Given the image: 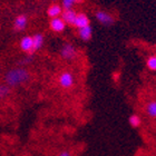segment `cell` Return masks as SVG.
<instances>
[{
  "mask_svg": "<svg viewBox=\"0 0 156 156\" xmlns=\"http://www.w3.org/2000/svg\"><path fill=\"white\" fill-rule=\"evenodd\" d=\"M59 85L62 86V88L65 89H68V88H72L74 86V83H75V78L72 73L69 72H64L62 75L59 76Z\"/></svg>",
  "mask_w": 156,
  "mask_h": 156,
  "instance_id": "obj_3",
  "label": "cell"
},
{
  "mask_svg": "<svg viewBox=\"0 0 156 156\" xmlns=\"http://www.w3.org/2000/svg\"><path fill=\"white\" fill-rule=\"evenodd\" d=\"M91 35H93V29H91V27L89 25L78 29V36L84 41H88L91 38Z\"/></svg>",
  "mask_w": 156,
  "mask_h": 156,
  "instance_id": "obj_10",
  "label": "cell"
},
{
  "mask_svg": "<svg viewBox=\"0 0 156 156\" xmlns=\"http://www.w3.org/2000/svg\"><path fill=\"white\" fill-rule=\"evenodd\" d=\"M44 42H45V38L41 34H36L35 36L33 37V45H34V51H37L44 46Z\"/></svg>",
  "mask_w": 156,
  "mask_h": 156,
  "instance_id": "obj_12",
  "label": "cell"
},
{
  "mask_svg": "<svg viewBox=\"0 0 156 156\" xmlns=\"http://www.w3.org/2000/svg\"><path fill=\"white\" fill-rule=\"evenodd\" d=\"M128 123L132 127L134 128H138L142 125V118L137 114H133L128 117Z\"/></svg>",
  "mask_w": 156,
  "mask_h": 156,
  "instance_id": "obj_14",
  "label": "cell"
},
{
  "mask_svg": "<svg viewBox=\"0 0 156 156\" xmlns=\"http://www.w3.org/2000/svg\"><path fill=\"white\" fill-rule=\"evenodd\" d=\"M60 56L65 60H73L77 56V49H76V47L74 45L69 44V42H66L60 49Z\"/></svg>",
  "mask_w": 156,
  "mask_h": 156,
  "instance_id": "obj_2",
  "label": "cell"
},
{
  "mask_svg": "<svg viewBox=\"0 0 156 156\" xmlns=\"http://www.w3.org/2000/svg\"><path fill=\"white\" fill-rule=\"evenodd\" d=\"M10 87L6 84H0V101H3L5 98H7L10 95Z\"/></svg>",
  "mask_w": 156,
  "mask_h": 156,
  "instance_id": "obj_15",
  "label": "cell"
},
{
  "mask_svg": "<svg viewBox=\"0 0 156 156\" xmlns=\"http://www.w3.org/2000/svg\"><path fill=\"white\" fill-rule=\"evenodd\" d=\"M73 6H74L73 0H62V9H64V10L72 9Z\"/></svg>",
  "mask_w": 156,
  "mask_h": 156,
  "instance_id": "obj_17",
  "label": "cell"
},
{
  "mask_svg": "<svg viewBox=\"0 0 156 156\" xmlns=\"http://www.w3.org/2000/svg\"><path fill=\"white\" fill-rule=\"evenodd\" d=\"M20 49L25 52H34V45H33V37L26 36L21 38L20 40Z\"/></svg>",
  "mask_w": 156,
  "mask_h": 156,
  "instance_id": "obj_6",
  "label": "cell"
},
{
  "mask_svg": "<svg viewBox=\"0 0 156 156\" xmlns=\"http://www.w3.org/2000/svg\"><path fill=\"white\" fill-rule=\"evenodd\" d=\"M95 16H96V19H97L101 25H104V26H106V27L112 26L115 21L113 16L109 15L108 12H106V11H101V10H99V11L96 12Z\"/></svg>",
  "mask_w": 156,
  "mask_h": 156,
  "instance_id": "obj_4",
  "label": "cell"
},
{
  "mask_svg": "<svg viewBox=\"0 0 156 156\" xmlns=\"http://www.w3.org/2000/svg\"><path fill=\"white\" fill-rule=\"evenodd\" d=\"M88 25H89V18H88L87 15L84 13V12L77 13L75 23H74L73 26H75L77 29H79V28H83V27L88 26Z\"/></svg>",
  "mask_w": 156,
  "mask_h": 156,
  "instance_id": "obj_8",
  "label": "cell"
},
{
  "mask_svg": "<svg viewBox=\"0 0 156 156\" xmlns=\"http://www.w3.org/2000/svg\"><path fill=\"white\" fill-rule=\"evenodd\" d=\"M78 1H79V0H73V2H74V3H76V2H78Z\"/></svg>",
  "mask_w": 156,
  "mask_h": 156,
  "instance_id": "obj_19",
  "label": "cell"
},
{
  "mask_svg": "<svg viewBox=\"0 0 156 156\" xmlns=\"http://www.w3.org/2000/svg\"><path fill=\"white\" fill-rule=\"evenodd\" d=\"M146 66L150 70L156 72V56H150L146 60Z\"/></svg>",
  "mask_w": 156,
  "mask_h": 156,
  "instance_id": "obj_16",
  "label": "cell"
},
{
  "mask_svg": "<svg viewBox=\"0 0 156 156\" xmlns=\"http://www.w3.org/2000/svg\"><path fill=\"white\" fill-rule=\"evenodd\" d=\"M62 7H60L57 3H54L51 6H49L48 10H47V15L50 18H57V17L62 16Z\"/></svg>",
  "mask_w": 156,
  "mask_h": 156,
  "instance_id": "obj_11",
  "label": "cell"
},
{
  "mask_svg": "<svg viewBox=\"0 0 156 156\" xmlns=\"http://www.w3.org/2000/svg\"><path fill=\"white\" fill-rule=\"evenodd\" d=\"M50 29L55 33H62L66 28V23L62 19V17H57V18H52L49 23Z\"/></svg>",
  "mask_w": 156,
  "mask_h": 156,
  "instance_id": "obj_5",
  "label": "cell"
},
{
  "mask_svg": "<svg viewBox=\"0 0 156 156\" xmlns=\"http://www.w3.org/2000/svg\"><path fill=\"white\" fill-rule=\"evenodd\" d=\"M76 16H77V12L74 11L73 9L69 10H62V19L66 23V25H74L76 19Z\"/></svg>",
  "mask_w": 156,
  "mask_h": 156,
  "instance_id": "obj_9",
  "label": "cell"
},
{
  "mask_svg": "<svg viewBox=\"0 0 156 156\" xmlns=\"http://www.w3.org/2000/svg\"><path fill=\"white\" fill-rule=\"evenodd\" d=\"M57 156H73V155H72V153H70L69 151L64 150V151H62V152H59Z\"/></svg>",
  "mask_w": 156,
  "mask_h": 156,
  "instance_id": "obj_18",
  "label": "cell"
},
{
  "mask_svg": "<svg viewBox=\"0 0 156 156\" xmlns=\"http://www.w3.org/2000/svg\"><path fill=\"white\" fill-rule=\"evenodd\" d=\"M30 79V73L26 68L23 67H16L8 70L5 75L6 85L9 87H17L20 85L25 84Z\"/></svg>",
  "mask_w": 156,
  "mask_h": 156,
  "instance_id": "obj_1",
  "label": "cell"
},
{
  "mask_svg": "<svg viewBox=\"0 0 156 156\" xmlns=\"http://www.w3.org/2000/svg\"><path fill=\"white\" fill-rule=\"evenodd\" d=\"M27 23H28V19L26 15H19L13 21V29L16 31H23L27 27Z\"/></svg>",
  "mask_w": 156,
  "mask_h": 156,
  "instance_id": "obj_7",
  "label": "cell"
},
{
  "mask_svg": "<svg viewBox=\"0 0 156 156\" xmlns=\"http://www.w3.org/2000/svg\"><path fill=\"white\" fill-rule=\"evenodd\" d=\"M145 113L151 118H156V101L147 103V105L145 106Z\"/></svg>",
  "mask_w": 156,
  "mask_h": 156,
  "instance_id": "obj_13",
  "label": "cell"
}]
</instances>
